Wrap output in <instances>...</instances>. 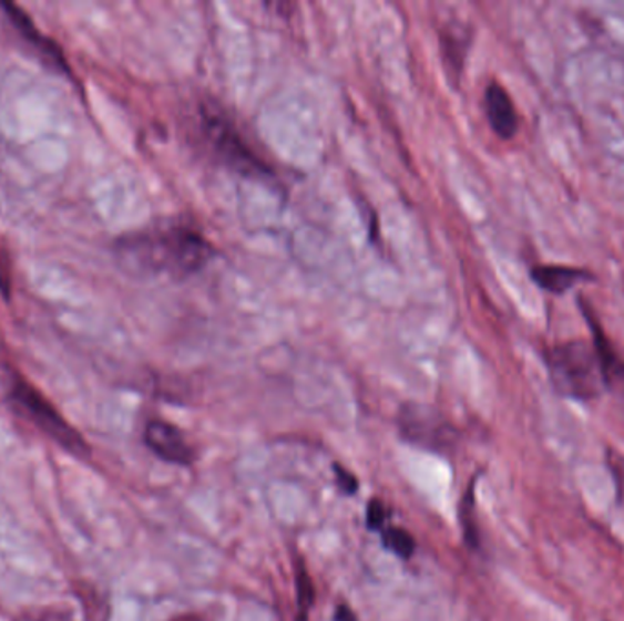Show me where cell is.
Instances as JSON below:
<instances>
[{"label": "cell", "mask_w": 624, "mask_h": 621, "mask_svg": "<svg viewBox=\"0 0 624 621\" xmlns=\"http://www.w3.org/2000/svg\"><path fill=\"white\" fill-rule=\"evenodd\" d=\"M383 545L387 550H391L403 560H409L415 552L413 536L409 535L408 530L398 529V527H389L383 530Z\"/></svg>", "instance_id": "7c38bea8"}, {"label": "cell", "mask_w": 624, "mask_h": 621, "mask_svg": "<svg viewBox=\"0 0 624 621\" xmlns=\"http://www.w3.org/2000/svg\"><path fill=\"white\" fill-rule=\"evenodd\" d=\"M6 397L17 414L27 417L31 425H35L42 434H47L59 447L70 452L73 456L89 457V443L61 416V412L47 400V395L37 391L30 381L16 372H10L6 383Z\"/></svg>", "instance_id": "7a4b0ae2"}, {"label": "cell", "mask_w": 624, "mask_h": 621, "mask_svg": "<svg viewBox=\"0 0 624 621\" xmlns=\"http://www.w3.org/2000/svg\"><path fill=\"white\" fill-rule=\"evenodd\" d=\"M398 425L402 436L417 447L444 452L457 443V432L453 426L449 425L431 406L415 405V403L402 406Z\"/></svg>", "instance_id": "5b68a950"}, {"label": "cell", "mask_w": 624, "mask_h": 621, "mask_svg": "<svg viewBox=\"0 0 624 621\" xmlns=\"http://www.w3.org/2000/svg\"><path fill=\"white\" fill-rule=\"evenodd\" d=\"M145 442L155 456L176 465H191L194 462V451L186 442L183 432L177 426L165 422H150L146 425Z\"/></svg>", "instance_id": "52a82bcc"}, {"label": "cell", "mask_w": 624, "mask_h": 621, "mask_svg": "<svg viewBox=\"0 0 624 621\" xmlns=\"http://www.w3.org/2000/svg\"><path fill=\"white\" fill-rule=\"evenodd\" d=\"M533 281L546 290V292L563 296L570 288L575 287L581 281H594V276L581 270V268L572 267H535L532 268Z\"/></svg>", "instance_id": "30bf717a"}, {"label": "cell", "mask_w": 624, "mask_h": 621, "mask_svg": "<svg viewBox=\"0 0 624 621\" xmlns=\"http://www.w3.org/2000/svg\"><path fill=\"white\" fill-rule=\"evenodd\" d=\"M172 621H207L205 618L197 617V614H183V617L174 618Z\"/></svg>", "instance_id": "ac0fdd59"}, {"label": "cell", "mask_w": 624, "mask_h": 621, "mask_svg": "<svg viewBox=\"0 0 624 621\" xmlns=\"http://www.w3.org/2000/svg\"><path fill=\"white\" fill-rule=\"evenodd\" d=\"M0 293L2 298L10 299L11 296V259L6 250L0 248Z\"/></svg>", "instance_id": "9a60e30c"}, {"label": "cell", "mask_w": 624, "mask_h": 621, "mask_svg": "<svg viewBox=\"0 0 624 621\" xmlns=\"http://www.w3.org/2000/svg\"><path fill=\"white\" fill-rule=\"evenodd\" d=\"M583 304L581 309L584 310V315L589 319L590 329L594 332V349L599 363H601L604 385H621V383H624V363L615 352L614 346L610 344L608 339L604 338L603 329L597 323V319L594 318V313L590 312L589 304Z\"/></svg>", "instance_id": "9c48e42d"}, {"label": "cell", "mask_w": 624, "mask_h": 621, "mask_svg": "<svg viewBox=\"0 0 624 621\" xmlns=\"http://www.w3.org/2000/svg\"><path fill=\"white\" fill-rule=\"evenodd\" d=\"M468 42H470V39L462 35V30L457 31L446 28L444 33H442V53H444L449 75L459 77L460 72H462Z\"/></svg>", "instance_id": "8fae6325"}, {"label": "cell", "mask_w": 624, "mask_h": 621, "mask_svg": "<svg viewBox=\"0 0 624 621\" xmlns=\"http://www.w3.org/2000/svg\"><path fill=\"white\" fill-rule=\"evenodd\" d=\"M546 365L555 391L572 400H595L606 386L595 349L584 341H570L548 350Z\"/></svg>", "instance_id": "3957f363"}, {"label": "cell", "mask_w": 624, "mask_h": 621, "mask_svg": "<svg viewBox=\"0 0 624 621\" xmlns=\"http://www.w3.org/2000/svg\"><path fill=\"white\" fill-rule=\"evenodd\" d=\"M0 10L4 11L8 21L11 22V27L19 31L22 41L28 42L31 50H33L37 55L42 56V61H47L48 66L58 70V72H70V68H68L67 61H64V55H62L61 48H59L55 42L42 35L41 31L37 30L35 24L31 22L30 17H28L24 11L19 10L17 6L8 4V2H2Z\"/></svg>", "instance_id": "8992f818"}, {"label": "cell", "mask_w": 624, "mask_h": 621, "mask_svg": "<svg viewBox=\"0 0 624 621\" xmlns=\"http://www.w3.org/2000/svg\"><path fill=\"white\" fill-rule=\"evenodd\" d=\"M336 478H338V482H340V487L341 490H344V493L347 494H355L358 490V482L357 478H355V476H351V474L347 473L346 468H340L338 467V465H336Z\"/></svg>", "instance_id": "2e32d148"}, {"label": "cell", "mask_w": 624, "mask_h": 621, "mask_svg": "<svg viewBox=\"0 0 624 621\" xmlns=\"http://www.w3.org/2000/svg\"><path fill=\"white\" fill-rule=\"evenodd\" d=\"M124 261L141 272L188 278L211 261V242L183 222H166L126 237L120 245Z\"/></svg>", "instance_id": "6da1fadb"}, {"label": "cell", "mask_w": 624, "mask_h": 621, "mask_svg": "<svg viewBox=\"0 0 624 621\" xmlns=\"http://www.w3.org/2000/svg\"><path fill=\"white\" fill-rule=\"evenodd\" d=\"M202 130L208 146L231 168L242 174L267 175L268 168L254 155L253 149L242 139L238 130L223 113L212 108L203 110Z\"/></svg>", "instance_id": "277c9868"}, {"label": "cell", "mask_w": 624, "mask_h": 621, "mask_svg": "<svg viewBox=\"0 0 624 621\" xmlns=\"http://www.w3.org/2000/svg\"><path fill=\"white\" fill-rule=\"evenodd\" d=\"M386 519V505H383L380 499L369 501V505H367V527L372 530H382Z\"/></svg>", "instance_id": "5bb4252c"}, {"label": "cell", "mask_w": 624, "mask_h": 621, "mask_svg": "<svg viewBox=\"0 0 624 621\" xmlns=\"http://www.w3.org/2000/svg\"><path fill=\"white\" fill-rule=\"evenodd\" d=\"M485 113L491 128L501 139H511L519 128L515 106L501 84H490L485 90Z\"/></svg>", "instance_id": "ba28073f"}, {"label": "cell", "mask_w": 624, "mask_h": 621, "mask_svg": "<svg viewBox=\"0 0 624 621\" xmlns=\"http://www.w3.org/2000/svg\"><path fill=\"white\" fill-rule=\"evenodd\" d=\"M296 586H298V606L301 611V620L307 617V611L310 607H315V583L310 580L304 565H298V572H296Z\"/></svg>", "instance_id": "4fadbf2b"}, {"label": "cell", "mask_w": 624, "mask_h": 621, "mask_svg": "<svg viewBox=\"0 0 624 621\" xmlns=\"http://www.w3.org/2000/svg\"><path fill=\"white\" fill-rule=\"evenodd\" d=\"M336 621H357V617H355V612L349 609L347 606H340L336 609L335 614Z\"/></svg>", "instance_id": "e0dca14e"}]
</instances>
